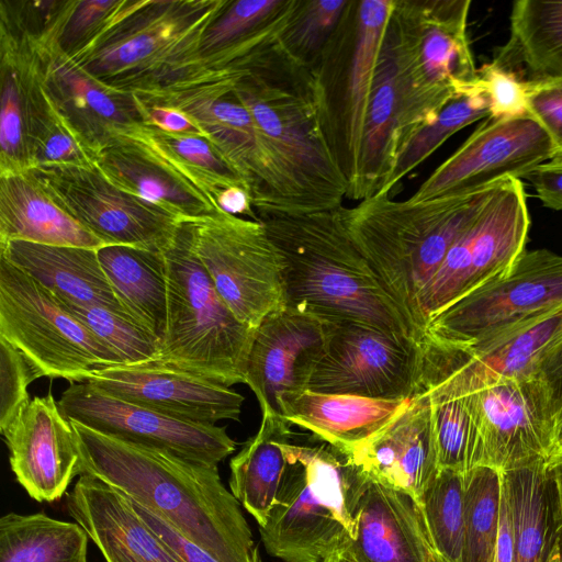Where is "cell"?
<instances>
[{
	"label": "cell",
	"instance_id": "cell-1",
	"mask_svg": "<svg viewBox=\"0 0 562 562\" xmlns=\"http://www.w3.org/2000/svg\"><path fill=\"white\" fill-rule=\"evenodd\" d=\"M81 474L156 514L218 562H262L239 502L217 465L125 441L78 423Z\"/></svg>",
	"mask_w": 562,
	"mask_h": 562
},
{
	"label": "cell",
	"instance_id": "cell-2",
	"mask_svg": "<svg viewBox=\"0 0 562 562\" xmlns=\"http://www.w3.org/2000/svg\"><path fill=\"white\" fill-rule=\"evenodd\" d=\"M281 37L240 60L244 72L232 94L250 113L300 213L337 209L347 182L330 146L317 80L312 65Z\"/></svg>",
	"mask_w": 562,
	"mask_h": 562
},
{
	"label": "cell",
	"instance_id": "cell-3",
	"mask_svg": "<svg viewBox=\"0 0 562 562\" xmlns=\"http://www.w3.org/2000/svg\"><path fill=\"white\" fill-rule=\"evenodd\" d=\"M498 183V182H497ZM395 201L391 193L340 207L342 224L419 341L420 301L448 251L487 202L494 187Z\"/></svg>",
	"mask_w": 562,
	"mask_h": 562
},
{
	"label": "cell",
	"instance_id": "cell-4",
	"mask_svg": "<svg viewBox=\"0 0 562 562\" xmlns=\"http://www.w3.org/2000/svg\"><path fill=\"white\" fill-rule=\"evenodd\" d=\"M341 206L310 213L257 214L281 257L285 305L326 321H352L412 337L368 260L349 237Z\"/></svg>",
	"mask_w": 562,
	"mask_h": 562
},
{
	"label": "cell",
	"instance_id": "cell-5",
	"mask_svg": "<svg viewBox=\"0 0 562 562\" xmlns=\"http://www.w3.org/2000/svg\"><path fill=\"white\" fill-rule=\"evenodd\" d=\"M293 439L284 443L285 470L260 537L283 562H323L349 547L367 477L348 452Z\"/></svg>",
	"mask_w": 562,
	"mask_h": 562
},
{
	"label": "cell",
	"instance_id": "cell-6",
	"mask_svg": "<svg viewBox=\"0 0 562 562\" xmlns=\"http://www.w3.org/2000/svg\"><path fill=\"white\" fill-rule=\"evenodd\" d=\"M228 0H125L113 21L68 56L100 83L139 94L167 86L199 55Z\"/></svg>",
	"mask_w": 562,
	"mask_h": 562
},
{
	"label": "cell",
	"instance_id": "cell-7",
	"mask_svg": "<svg viewBox=\"0 0 562 562\" xmlns=\"http://www.w3.org/2000/svg\"><path fill=\"white\" fill-rule=\"evenodd\" d=\"M167 270V318L153 361L232 386L245 383L256 329L239 322L217 293L196 256L189 221L181 222L164 251Z\"/></svg>",
	"mask_w": 562,
	"mask_h": 562
},
{
	"label": "cell",
	"instance_id": "cell-8",
	"mask_svg": "<svg viewBox=\"0 0 562 562\" xmlns=\"http://www.w3.org/2000/svg\"><path fill=\"white\" fill-rule=\"evenodd\" d=\"M395 0L348 1L338 25L312 65L331 149L359 200L361 158L380 47Z\"/></svg>",
	"mask_w": 562,
	"mask_h": 562
},
{
	"label": "cell",
	"instance_id": "cell-9",
	"mask_svg": "<svg viewBox=\"0 0 562 562\" xmlns=\"http://www.w3.org/2000/svg\"><path fill=\"white\" fill-rule=\"evenodd\" d=\"M452 99L423 82L416 64L411 0H395L374 71L361 158L360 201L384 192L401 150Z\"/></svg>",
	"mask_w": 562,
	"mask_h": 562
},
{
	"label": "cell",
	"instance_id": "cell-10",
	"mask_svg": "<svg viewBox=\"0 0 562 562\" xmlns=\"http://www.w3.org/2000/svg\"><path fill=\"white\" fill-rule=\"evenodd\" d=\"M0 337L49 379L86 382L124 362L46 286L0 256Z\"/></svg>",
	"mask_w": 562,
	"mask_h": 562
},
{
	"label": "cell",
	"instance_id": "cell-11",
	"mask_svg": "<svg viewBox=\"0 0 562 562\" xmlns=\"http://www.w3.org/2000/svg\"><path fill=\"white\" fill-rule=\"evenodd\" d=\"M235 80L223 76L134 94L147 105L186 113L241 177L260 213H300L297 200L247 109L233 94Z\"/></svg>",
	"mask_w": 562,
	"mask_h": 562
},
{
	"label": "cell",
	"instance_id": "cell-12",
	"mask_svg": "<svg viewBox=\"0 0 562 562\" xmlns=\"http://www.w3.org/2000/svg\"><path fill=\"white\" fill-rule=\"evenodd\" d=\"M562 337V306L465 346L419 340L415 395L459 398L505 380L538 375L542 359Z\"/></svg>",
	"mask_w": 562,
	"mask_h": 562
},
{
	"label": "cell",
	"instance_id": "cell-13",
	"mask_svg": "<svg viewBox=\"0 0 562 562\" xmlns=\"http://www.w3.org/2000/svg\"><path fill=\"white\" fill-rule=\"evenodd\" d=\"M189 222L196 256L239 322L256 329L285 306L281 257L260 221L221 211Z\"/></svg>",
	"mask_w": 562,
	"mask_h": 562
},
{
	"label": "cell",
	"instance_id": "cell-14",
	"mask_svg": "<svg viewBox=\"0 0 562 562\" xmlns=\"http://www.w3.org/2000/svg\"><path fill=\"white\" fill-rule=\"evenodd\" d=\"M529 226L520 179L499 181L423 293L420 318L424 331L434 315L507 273L526 250Z\"/></svg>",
	"mask_w": 562,
	"mask_h": 562
},
{
	"label": "cell",
	"instance_id": "cell-15",
	"mask_svg": "<svg viewBox=\"0 0 562 562\" xmlns=\"http://www.w3.org/2000/svg\"><path fill=\"white\" fill-rule=\"evenodd\" d=\"M561 306L562 255L525 250L507 273L434 315L420 340L471 345Z\"/></svg>",
	"mask_w": 562,
	"mask_h": 562
},
{
	"label": "cell",
	"instance_id": "cell-16",
	"mask_svg": "<svg viewBox=\"0 0 562 562\" xmlns=\"http://www.w3.org/2000/svg\"><path fill=\"white\" fill-rule=\"evenodd\" d=\"M419 364V342L407 335L352 321H326L306 390L407 400L415 394Z\"/></svg>",
	"mask_w": 562,
	"mask_h": 562
},
{
	"label": "cell",
	"instance_id": "cell-17",
	"mask_svg": "<svg viewBox=\"0 0 562 562\" xmlns=\"http://www.w3.org/2000/svg\"><path fill=\"white\" fill-rule=\"evenodd\" d=\"M52 199L105 245L164 252L181 221L132 195L93 166H41L30 170Z\"/></svg>",
	"mask_w": 562,
	"mask_h": 562
},
{
	"label": "cell",
	"instance_id": "cell-18",
	"mask_svg": "<svg viewBox=\"0 0 562 562\" xmlns=\"http://www.w3.org/2000/svg\"><path fill=\"white\" fill-rule=\"evenodd\" d=\"M58 405L71 422L196 462L218 465L236 449L226 427L183 422L112 396L89 382L70 383Z\"/></svg>",
	"mask_w": 562,
	"mask_h": 562
},
{
	"label": "cell",
	"instance_id": "cell-19",
	"mask_svg": "<svg viewBox=\"0 0 562 562\" xmlns=\"http://www.w3.org/2000/svg\"><path fill=\"white\" fill-rule=\"evenodd\" d=\"M552 158L550 138L531 116L488 117L411 198L479 191L507 178H526Z\"/></svg>",
	"mask_w": 562,
	"mask_h": 562
},
{
	"label": "cell",
	"instance_id": "cell-20",
	"mask_svg": "<svg viewBox=\"0 0 562 562\" xmlns=\"http://www.w3.org/2000/svg\"><path fill=\"white\" fill-rule=\"evenodd\" d=\"M462 398L483 446V465L502 472L554 450L555 416L539 375L505 380Z\"/></svg>",
	"mask_w": 562,
	"mask_h": 562
},
{
	"label": "cell",
	"instance_id": "cell-21",
	"mask_svg": "<svg viewBox=\"0 0 562 562\" xmlns=\"http://www.w3.org/2000/svg\"><path fill=\"white\" fill-rule=\"evenodd\" d=\"M0 173L34 168V148L53 101L37 41L9 19L0 23Z\"/></svg>",
	"mask_w": 562,
	"mask_h": 562
},
{
	"label": "cell",
	"instance_id": "cell-22",
	"mask_svg": "<svg viewBox=\"0 0 562 562\" xmlns=\"http://www.w3.org/2000/svg\"><path fill=\"white\" fill-rule=\"evenodd\" d=\"M86 382L133 404L202 425L239 420L244 403V396L229 386L157 362L99 369Z\"/></svg>",
	"mask_w": 562,
	"mask_h": 562
},
{
	"label": "cell",
	"instance_id": "cell-23",
	"mask_svg": "<svg viewBox=\"0 0 562 562\" xmlns=\"http://www.w3.org/2000/svg\"><path fill=\"white\" fill-rule=\"evenodd\" d=\"M1 434L18 483L36 502L60 499L80 476L75 429L52 393L33 397Z\"/></svg>",
	"mask_w": 562,
	"mask_h": 562
},
{
	"label": "cell",
	"instance_id": "cell-24",
	"mask_svg": "<svg viewBox=\"0 0 562 562\" xmlns=\"http://www.w3.org/2000/svg\"><path fill=\"white\" fill-rule=\"evenodd\" d=\"M95 167L114 186L179 221L222 210L150 137L145 124L113 137L95 156Z\"/></svg>",
	"mask_w": 562,
	"mask_h": 562
},
{
	"label": "cell",
	"instance_id": "cell-25",
	"mask_svg": "<svg viewBox=\"0 0 562 562\" xmlns=\"http://www.w3.org/2000/svg\"><path fill=\"white\" fill-rule=\"evenodd\" d=\"M326 333V319L285 305L256 328L245 383L262 414L280 413L283 394L306 390Z\"/></svg>",
	"mask_w": 562,
	"mask_h": 562
},
{
	"label": "cell",
	"instance_id": "cell-26",
	"mask_svg": "<svg viewBox=\"0 0 562 562\" xmlns=\"http://www.w3.org/2000/svg\"><path fill=\"white\" fill-rule=\"evenodd\" d=\"M348 453L367 479L404 492L418 504L439 471L430 398L411 397L382 430Z\"/></svg>",
	"mask_w": 562,
	"mask_h": 562
},
{
	"label": "cell",
	"instance_id": "cell-27",
	"mask_svg": "<svg viewBox=\"0 0 562 562\" xmlns=\"http://www.w3.org/2000/svg\"><path fill=\"white\" fill-rule=\"evenodd\" d=\"M38 45L50 98L94 156L116 135L144 124L133 93L100 83L64 54L55 42Z\"/></svg>",
	"mask_w": 562,
	"mask_h": 562
},
{
	"label": "cell",
	"instance_id": "cell-28",
	"mask_svg": "<svg viewBox=\"0 0 562 562\" xmlns=\"http://www.w3.org/2000/svg\"><path fill=\"white\" fill-rule=\"evenodd\" d=\"M66 508L105 562H183L146 524L130 498L102 480L82 474Z\"/></svg>",
	"mask_w": 562,
	"mask_h": 562
},
{
	"label": "cell",
	"instance_id": "cell-29",
	"mask_svg": "<svg viewBox=\"0 0 562 562\" xmlns=\"http://www.w3.org/2000/svg\"><path fill=\"white\" fill-rule=\"evenodd\" d=\"M346 550L359 562H429L431 546L416 501L367 479Z\"/></svg>",
	"mask_w": 562,
	"mask_h": 562
},
{
	"label": "cell",
	"instance_id": "cell-30",
	"mask_svg": "<svg viewBox=\"0 0 562 562\" xmlns=\"http://www.w3.org/2000/svg\"><path fill=\"white\" fill-rule=\"evenodd\" d=\"M469 0H412L416 64L423 82L454 98L479 76L467 32Z\"/></svg>",
	"mask_w": 562,
	"mask_h": 562
},
{
	"label": "cell",
	"instance_id": "cell-31",
	"mask_svg": "<svg viewBox=\"0 0 562 562\" xmlns=\"http://www.w3.org/2000/svg\"><path fill=\"white\" fill-rule=\"evenodd\" d=\"M0 256L64 302L102 306L134 321L104 273L98 249L12 240L0 244Z\"/></svg>",
	"mask_w": 562,
	"mask_h": 562
},
{
	"label": "cell",
	"instance_id": "cell-32",
	"mask_svg": "<svg viewBox=\"0 0 562 562\" xmlns=\"http://www.w3.org/2000/svg\"><path fill=\"white\" fill-rule=\"evenodd\" d=\"M349 394H325L308 390L285 393L280 413L291 425L346 452L382 430L408 403Z\"/></svg>",
	"mask_w": 562,
	"mask_h": 562
},
{
	"label": "cell",
	"instance_id": "cell-33",
	"mask_svg": "<svg viewBox=\"0 0 562 562\" xmlns=\"http://www.w3.org/2000/svg\"><path fill=\"white\" fill-rule=\"evenodd\" d=\"M12 240L92 249L106 246L59 206L30 170L0 173V244Z\"/></svg>",
	"mask_w": 562,
	"mask_h": 562
},
{
	"label": "cell",
	"instance_id": "cell-34",
	"mask_svg": "<svg viewBox=\"0 0 562 562\" xmlns=\"http://www.w3.org/2000/svg\"><path fill=\"white\" fill-rule=\"evenodd\" d=\"M547 460L501 472L513 526L514 562H562V538Z\"/></svg>",
	"mask_w": 562,
	"mask_h": 562
},
{
	"label": "cell",
	"instance_id": "cell-35",
	"mask_svg": "<svg viewBox=\"0 0 562 562\" xmlns=\"http://www.w3.org/2000/svg\"><path fill=\"white\" fill-rule=\"evenodd\" d=\"M278 414H262L260 427L229 462V488L262 527L274 503L285 470L284 443L292 427Z\"/></svg>",
	"mask_w": 562,
	"mask_h": 562
},
{
	"label": "cell",
	"instance_id": "cell-36",
	"mask_svg": "<svg viewBox=\"0 0 562 562\" xmlns=\"http://www.w3.org/2000/svg\"><path fill=\"white\" fill-rule=\"evenodd\" d=\"M98 258L122 305L161 344L167 318L164 252L106 245L98 249Z\"/></svg>",
	"mask_w": 562,
	"mask_h": 562
},
{
	"label": "cell",
	"instance_id": "cell-37",
	"mask_svg": "<svg viewBox=\"0 0 562 562\" xmlns=\"http://www.w3.org/2000/svg\"><path fill=\"white\" fill-rule=\"evenodd\" d=\"M492 63L527 81L562 75V1H515L509 40Z\"/></svg>",
	"mask_w": 562,
	"mask_h": 562
},
{
	"label": "cell",
	"instance_id": "cell-38",
	"mask_svg": "<svg viewBox=\"0 0 562 562\" xmlns=\"http://www.w3.org/2000/svg\"><path fill=\"white\" fill-rule=\"evenodd\" d=\"M88 535L43 512L0 518V562H88Z\"/></svg>",
	"mask_w": 562,
	"mask_h": 562
},
{
	"label": "cell",
	"instance_id": "cell-39",
	"mask_svg": "<svg viewBox=\"0 0 562 562\" xmlns=\"http://www.w3.org/2000/svg\"><path fill=\"white\" fill-rule=\"evenodd\" d=\"M464 542L462 562H494L502 496L501 472L486 465L463 474Z\"/></svg>",
	"mask_w": 562,
	"mask_h": 562
},
{
	"label": "cell",
	"instance_id": "cell-40",
	"mask_svg": "<svg viewBox=\"0 0 562 562\" xmlns=\"http://www.w3.org/2000/svg\"><path fill=\"white\" fill-rule=\"evenodd\" d=\"M488 116V100L477 78L464 92L456 95L429 125L417 132L401 150L383 193L393 188L450 136L463 127Z\"/></svg>",
	"mask_w": 562,
	"mask_h": 562
},
{
	"label": "cell",
	"instance_id": "cell-41",
	"mask_svg": "<svg viewBox=\"0 0 562 562\" xmlns=\"http://www.w3.org/2000/svg\"><path fill=\"white\" fill-rule=\"evenodd\" d=\"M417 505L431 548L452 562H462L463 474L447 469L439 470Z\"/></svg>",
	"mask_w": 562,
	"mask_h": 562
},
{
	"label": "cell",
	"instance_id": "cell-42",
	"mask_svg": "<svg viewBox=\"0 0 562 562\" xmlns=\"http://www.w3.org/2000/svg\"><path fill=\"white\" fill-rule=\"evenodd\" d=\"M145 126L150 137L179 168L215 201L228 188L247 189L237 171L205 137L175 134L147 124Z\"/></svg>",
	"mask_w": 562,
	"mask_h": 562
},
{
	"label": "cell",
	"instance_id": "cell-43",
	"mask_svg": "<svg viewBox=\"0 0 562 562\" xmlns=\"http://www.w3.org/2000/svg\"><path fill=\"white\" fill-rule=\"evenodd\" d=\"M430 402L439 470L447 469L464 474L483 465L481 436L462 398Z\"/></svg>",
	"mask_w": 562,
	"mask_h": 562
},
{
	"label": "cell",
	"instance_id": "cell-44",
	"mask_svg": "<svg viewBox=\"0 0 562 562\" xmlns=\"http://www.w3.org/2000/svg\"><path fill=\"white\" fill-rule=\"evenodd\" d=\"M64 303L124 364L149 362L157 356L159 339L137 322L102 306Z\"/></svg>",
	"mask_w": 562,
	"mask_h": 562
},
{
	"label": "cell",
	"instance_id": "cell-45",
	"mask_svg": "<svg viewBox=\"0 0 562 562\" xmlns=\"http://www.w3.org/2000/svg\"><path fill=\"white\" fill-rule=\"evenodd\" d=\"M347 3L348 0H300L282 43L294 56L313 65Z\"/></svg>",
	"mask_w": 562,
	"mask_h": 562
},
{
	"label": "cell",
	"instance_id": "cell-46",
	"mask_svg": "<svg viewBox=\"0 0 562 562\" xmlns=\"http://www.w3.org/2000/svg\"><path fill=\"white\" fill-rule=\"evenodd\" d=\"M286 0H228L206 30L198 56L204 57L245 41L262 29Z\"/></svg>",
	"mask_w": 562,
	"mask_h": 562
},
{
	"label": "cell",
	"instance_id": "cell-47",
	"mask_svg": "<svg viewBox=\"0 0 562 562\" xmlns=\"http://www.w3.org/2000/svg\"><path fill=\"white\" fill-rule=\"evenodd\" d=\"M94 160L92 150L53 101L50 112L36 137L34 168L93 166Z\"/></svg>",
	"mask_w": 562,
	"mask_h": 562
},
{
	"label": "cell",
	"instance_id": "cell-48",
	"mask_svg": "<svg viewBox=\"0 0 562 562\" xmlns=\"http://www.w3.org/2000/svg\"><path fill=\"white\" fill-rule=\"evenodd\" d=\"M125 0H72L57 36L58 48L72 56L113 21Z\"/></svg>",
	"mask_w": 562,
	"mask_h": 562
},
{
	"label": "cell",
	"instance_id": "cell-49",
	"mask_svg": "<svg viewBox=\"0 0 562 562\" xmlns=\"http://www.w3.org/2000/svg\"><path fill=\"white\" fill-rule=\"evenodd\" d=\"M38 378L42 374L24 355L0 337V431L30 403L27 387Z\"/></svg>",
	"mask_w": 562,
	"mask_h": 562
},
{
	"label": "cell",
	"instance_id": "cell-50",
	"mask_svg": "<svg viewBox=\"0 0 562 562\" xmlns=\"http://www.w3.org/2000/svg\"><path fill=\"white\" fill-rule=\"evenodd\" d=\"M528 115L544 130L553 158L562 159V75L524 81Z\"/></svg>",
	"mask_w": 562,
	"mask_h": 562
},
{
	"label": "cell",
	"instance_id": "cell-51",
	"mask_svg": "<svg viewBox=\"0 0 562 562\" xmlns=\"http://www.w3.org/2000/svg\"><path fill=\"white\" fill-rule=\"evenodd\" d=\"M477 76L488 100V117L528 115L525 83L515 74L491 61L477 69Z\"/></svg>",
	"mask_w": 562,
	"mask_h": 562
},
{
	"label": "cell",
	"instance_id": "cell-52",
	"mask_svg": "<svg viewBox=\"0 0 562 562\" xmlns=\"http://www.w3.org/2000/svg\"><path fill=\"white\" fill-rule=\"evenodd\" d=\"M131 502L146 524L183 562H218L205 550L183 537L162 518L133 501Z\"/></svg>",
	"mask_w": 562,
	"mask_h": 562
},
{
	"label": "cell",
	"instance_id": "cell-53",
	"mask_svg": "<svg viewBox=\"0 0 562 562\" xmlns=\"http://www.w3.org/2000/svg\"><path fill=\"white\" fill-rule=\"evenodd\" d=\"M526 179L544 206L562 210V159H551L539 165Z\"/></svg>",
	"mask_w": 562,
	"mask_h": 562
},
{
	"label": "cell",
	"instance_id": "cell-54",
	"mask_svg": "<svg viewBox=\"0 0 562 562\" xmlns=\"http://www.w3.org/2000/svg\"><path fill=\"white\" fill-rule=\"evenodd\" d=\"M137 99V98H136ZM144 124L166 132L205 137L204 132L186 113L167 106L147 105L137 99Z\"/></svg>",
	"mask_w": 562,
	"mask_h": 562
},
{
	"label": "cell",
	"instance_id": "cell-55",
	"mask_svg": "<svg viewBox=\"0 0 562 562\" xmlns=\"http://www.w3.org/2000/svg\"><path fill=\"white\" fill-rule=\"evenodd\" d=\"M538 375L548 389L555 416L562 407V337L542 359Z\"/></svg>",
	"mask_w": 562,
	"mask_h": 562
},
{
	"label": "cell",
	"instance_id": "cell-56",
	"mask_svg": "<svg viewBox=\"0 0 562 562\" xmlns=\"http://www.w3.org/2000/svg\"><path fill=\"white\" fill-rule=\"evenodd\" d=\"M494 562H514V537L509 509L502 493Z\"/></svg>",
	"mask_w": 562,
	"mask_h": 562
},
{
	"label": "cell",
	"instance_id": "cell-57",
	"mask_svg": "<svg viewBox=\"0 0 562 562\" xmlns=\"http://www.w3.org/2000/svg\"><path fill=\"white\" fill-rule=\"evenodd\" d=\"M547 467L552 482L557 521L562 538V448L552 452L547 460Z\"/></svg>",
	"mask_w": 562,
	"mask_h": 562
},
{
	"label": "cell",
	"instance_id": "cell-58",
	"mask_svg": "<svg viewBox=\"0 0 562 562\" xmlns=\"http://www.w3.org/2000/svg\"><path fill=\"white\" fill-rule=\"evenodd\" d=\"M562 448V407L555 415L554 424V450Z\"/></svg>",
	"mask_w": 562,
	"mask_h": 562
},
{
	"label": "cell",
	"instance_id": "cell-59",
	"mask_svg": "<svg viewBox=\"0 0 562 562\" xmlns=\"http://www.w3.org/2000/svg\"><path fill=\"white\" fill-rule=\"evenodd\" d=\"M323 562H359L348 550H342L330 555Z\"/></svg>",
	"mask_w": 562,
	"mask_h": 562
},
{
	"label": "cell",
	"instance_id": "cell-60",
	"mask_svg": "<svg viewBox=\"0 0 562 562\" xmlns=\"http://www.w3.org/2000/svg\"><path fill=\"white\" fill-rule=\"evenodd\" d=\"M429 562H452L450 560H448L447 558H445L443 555L439 554L438 552H436L432 548L430 550V560Z\"/></svg>",
	"mask_w": 562,
	"mask_h": 562
}]
</instances>
